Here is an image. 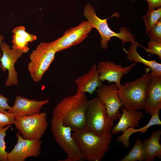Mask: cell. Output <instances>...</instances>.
I'll return each instance as SVG.
<instances>
[{
	"label": "cell",
	"mask_w": 161,
	"mask_h": 161,
	"mask_svg": "<svg viewBox=\"0 0 161 161\" xmlns=\"http://www.w3.org/2000/svg\"><path fill=\"white\" fill-rule=\"evenodd\" d=\"M83 14L85 17L91 25L92 28L96 29L101 37V47L106 49L108 47V42L111 38L116 37L122 41L123 45L128 42L135 41V37L134 35L125 27L120 29V32H115L110 29L107 22L109 18L101 19L97 15L93 7L89 4H87L84 7Z\"/></svg>",
	"instance_id": "5"
},
{
	"label": "cell",
	"mask_w": 161,
	"mask_h": 161,
	"mask_svg": "<svg viewBox=\"0 0 161 161\" xmlns=\"http://www.w3.org/2000/svg\"><path fill=\"white\" fill-rule=\"evenodd\" d=\"M161 131H154L150 137L143 143L147 153L145 161H152L156 157H161V145L160 143Z\"/></svg>",
	"instance_id": "20"
},
{
	"label": "cell",
	"mask_w": 161,
	"mask_h": 161,
	"mask_svg": "<svg viewBox=\"0 0 161 161\" xmlns=\"http://www.w3.org/2000/svg\"><path fill=\"white\" fill-rule=\"evenodd\" d=\"M13 33L12 48L23 53L29 51L28 44L37 39L36 35L27 32L22 26H17L12 30Z\"/></svg>",
	"instance_id": "18"
},
{
	"label": "cell",
	"mask_w": 161,
	"mask_h": 161,
	"mask_svg": "<svg viewBox=\"0 0 161 161\" xmlns=\"http://www.w3.org/2000/svg\"><path fill=\"white\" fill-rule=\"evenodd\" d=\"M148 48H144L147 52L151 54L157 55L161 59V42L154 41H150L148 43Z\"/></svg>",
	"instance_id": "26"
},
{
	"label": "cell",
	"mask_w": 161,
	"mask_h": 161,
	"mask_svg": "<svg viewBox=\"0 0 161 161\" xmlns=\"http://www.w3.org/2000/svg\"><path fill=\"white\" fill-rule=\"evenodd\" d=\"M4 39V37L1 34H0V44L1 42L2 41H3V40ZM2 55V54L1 53V52H0V58L1 57Z\"/></svg>",
	"instance_id": "30"
},
{
	"label": "cell",
	"mask_w": 161,
	"mask_h": 161,
	"mask_svg": "<svg viewBox=\"0 0 161 161\" xmlns=\"http://www.w3.org/2000/svg\"><path fill=\"white\" fill-rule=\"evenodd\" d=\"M160 112H156L151 115V118L148 123L145 126L138 129L130 127L123 131V134L119 136L117 141H120L126 148H128L130 145L129 139L130 136L133 133L140 132L142 134L146 132L148 129L152 126L155 125H160L161 121L160 119Z\"/></svg>",
	"instance_id": "21"
},
{
	"label": "cell",
	"mask_w": 161,
	"mask_h": 161,
	"mask_svg": "<svg viewBox=\"0 0 161 161\" xmlns=\"http://www.w3.org/2000/svg\"><path fill=\"white\" fill-rule=\"evenodd\" d=\"M131 0L132 1L134 2L136 0Z\"/></svg>",
	"instance_id": "31"
},
{
	"label": "cell",
	"mask_w": 161,
	"mask_h": 161,
	"mask_svg": "<svg viewBox=\"0 0 161 161\" xmlns=\"http://www.w3.org/2000/svg\"><path fill=\"white\" fill-rule=\"evenodd\" d=\"M13 124L24 139L40 140L48 126L47 114L42 112L30 116H16Z\"/></svg>",
	"instance_id": "8"
},
{
	"label": "cell",
	"mask_w": 161,
	"mask_h": 161,
	"mask_svg": "<svg viewBox=\"0 0 161 161\" xmlns=\"http://www.w3.org/2000/svg\"><path fill=\"white\" fill-rule=\"evenodd\" d=\"M148 4V10L158 8L161 6V0H146Z\"/></svg>",
	"instance_id": "29"
},
{
	"label": "cell",
	"mask_w": 161,
	"mask_h": 161,
	"mask_svg": "<svg viewBox=\"0 0 161 161\" xmlns=\"http://www.w3.org/2000/svg\"><path fill=\"white\" fill-rule=\"evenodd\" d=\"M161 18V7L157 9H152L148 10L147 13L143 16V18L145 22L147 30L153 27Z\"/></svg>",
	"instance_id": "23"
},
{
	"label": "cell",
	"mask_w": 161,
	"mask_h": 161,
	"mask_svg": "<svg viewBox=\"0 0 161 161\" xmlns=\"http://www.w3.org/2000/svg\"><path fill=\"white\" fill-rule=\"evenodd\" d=\"M144 74L134 80L126 83L117 89V92L125 108L129 110L143 109L152 77L148 67Z\"/></svg>",
	"instance_id": "2"
},
{
	"label": "cell",
	"mask_w": 161,
	"mask_h": 161,
	"mask_svg": "<svg viewBox=\"0 0 161 161\" xmlns=\"http://www.w3.org/2000/svg\"><path fill=\"white\" fill-rule=\"evenodd\" d=\"M146 157V152L143 143L139 139H137L135 145L130 152L120 161L145 160Z\"/></svg>",
	"instance_id": "22"
},
{
	"label": "cell",
	"mask_w": 161,
	"mask_h": 161,
	"mask_svg": "<svg viewBox=\"0 0 161 161\" xmlns=\"http://www.w3.org/2000/svg\"><path fill=\"white\" fill-rule=\"evenodd\" d=\"M114 121L108 116L104 104L97 97L89 100L83 130L104 135L110 132Z\"/></svg>",
	"instance_id": "4"
},
{
	"label": "cell",
	"mask_w": 161,
	"mask_h": 161,
	"mask_svg": "<svg viewBox=\"0 0 161 161\" xmlns=\"http://www.w3.org/2000/svg\"><path fill=\"white\" fill-rule=\"evenodd\" d=\"M76 93H88L92 95L95 90L103 84L100 79L97 65L94 64L89 71L76 79Z\"/></svg>",
	"instance_id": "15"
},
{
	"label": "cell",
	"mask_w": 161,
	"mask_h": 161,
	"mask_svg": "<svg viewBox=\"0 0 161 161\" xmlns=\"http://www.w3.org/2000/svg\"><path fill=\"white\" fill-rule=\"evenodd\" d=\"M16 144L8 153L7 161H24L30 157H37L41 153L42 141L40 140L24 139L18 131L16 135Z\"/></svg>",
	"instance_id": "10"
},
{
	"label": "cell",
	"mask_w": 161,
	"mask_h": 161,
	"mask_svg": "<svg viewBox=\"0 0 161 161\" xmlns=\"http://www.w3.org/2000/svg\"><path fill=\"white\" fill-rule=\"evenodd\" d=\"M0 48L2 52L0 58V69L3 72H8L5 85L6 86H17L18 82V75L15 68V64L23 53L11 48L4 41L0 44Z\"/></svg>",
	"instance_id": "11"
},
{
	"label": "cell",
	"mask_w": 161,
	"mask_h": 161,
	"mask_svg": "<svg viewBox=\"0 0 161 161\" xmlns=\"http://www.w3.org/2000/svg\"><path fill=\"white\" fill-rule=\"evenodd\" d=\"M140 46L138 42H132L128 51H126L128 60L135 63L143 64L151 70L149 74L151 77L161 76V64L155 60H148L142 57L138 53L137 48Z\"/></svg>",
	"instance_id": "19"
},
{
	"label": "cell",
	"mask_w": 161,
	"mask_h": 161,
	"mask_svg": "<svg viewBox=\"0 0 161 161\" xmlns=\"http://www.w3.org/2000/svg\"><path fill=\"white\" fill-rule=\"evenodd\" d=\"M15 117L8 112L7 113L0 112V129L13 123Z\"/></svg>",
	"instance_id": "27"
},
{
	"label": "cell",
	"mask_w": 161,
	"mask_h": 161,
	"mask_svg": "<svg viewBox=\"0 0 161 161\" xmlns=\"http://www.w3.org/2000/svg\"><path fill=\"white\" fill-rule=\"evenodd\" d=\"M51 129L55 140L67 155L61 161H83L85 159L77 142L72 137V129L64 125L59 118L52 117Z\"/></svg>",
	"instance_id": "6"
},
{
	"label": "cell",
	"mask_w": 161,
	"mask_h": 161,
	"mask_svg": "<svg viewBox=\"0 0 161 161\" xmlns=\"http://www.w3.org/2000/svg\"><path fill=\"white\" fill-rule=\"evenodd\" d=\"M9 99L0 94V112L7 113V111L9 110L11 106L8 103L7 101Z\"/></svg>",
	"instance_id": "28"
},
{
	"label": "cell",
	"mask_w": 161,
	"mask_h": 161,
	"mask_svg": "<svg viewBox=\"0 0 161 161\" xmlns=\"http://www.w3.org/2000/svg\"><path fill=\"white\" fill-rule=\"evenodd\" d=\"M92 28L88 21H83L78 26L67 30L62 36L50 43L56 52H60L82 42Z\"/></svg>",
	"instance_id": "9"
},
{
	"label": "cell",
	"mask_w": 161,
	"mask_h": 161,
	"mask_svg": "<svg viewBox=\"0 0 161 161\" xmlns=\"http://www.w3.org/2000/svg\"><path fill=\"white\" fill-rule=\"evenodd\" d=\"M85 160L100 161L109 148L112 139L109 133L103 135L86 130L74 131L72 134Z\"/></svg>",
	"instance_id": "3"
},
{
	"label": "cell",
	"mask_w": 161,
	"mask_h": 161,
	"mask_svg": "<svg viewBox=\"0 0 161 161\" xmlns=\"http://www.w3.org/2000/svg\"><path fill=\"white\" fill-rule=\"evenodd\" d=\"M115 83L103 84L95 91L97 97L104 104L108 116L117 120L120 116L119 109L123 107L117 92Z\"/></svg>",
	"instance_id": "12"
},
{
	"label": "cell",
	"mask_w": 161,
	"mask_h": 161,
	"mask_svg": "<svg viewBox=\"0 0 161 161\" xmlns=\"http://www.w3.org/2000/svg\"><path fill=\"white\" fill-rule=\"evenodd\" d=\"M161 109V76L152 77L143 109L151 115Z\"/></svg>",
	"instance_id": "16"
},
{
	"label": "cell",
	"mask_w": 161,
	"mask_h": 161,
	"mask_svg": "<svg viewBox=\"0 0 161 161\" xmlns=\"http://www.w3.org/2000/svg\"><path fill=\"white\" fill-rule=\"evenodd\" d=\"M88 99L85 93H75L65 97L53 109V116L60 118L63 124L72 131L83 129Z\"/></svg>",
	"instance_id": "1"
},
{
	"label": "cell",
	"mask_w": 161,
	"mask_h": 161,
	"mask_svg": "<svg viewBox=\"0 0 161 161\" xmlns=\"http://www.w3.org/2000/svg\"><path fill=\"white\" fill-rule=\"evenodd\" d=\"M11 126L10 125H9L0 129V161H7L8 153L6 151V146L4 138L6 136V132Z\"/></svg>",
	"instance_id": "24"
},
{
	"label": "cell",
	"mask_w": 161,
	"mask_h": 161,
	"mask_svg": "<svg viewBox=\"0 0 161 161\" xmlns=\"http://www.w3.org/2000/svg\"><path fill=\"white\" fill-rule=\"evenodd\" d=\"M146 31L150 41L161 42V19L153 27Z\"/></svg>",
	"instance_id": "25"
},
{
	"label": "cell",
	"mask_w": 161,
	"mask_h": 161,
	"mask_svg": "<svg viewBox=\"0 0 161 161\" xmlns=\"http://www.w3.org/2000/svg\"><path fill=\"white\" fill-rule=\"evenodd\" d=\"M56 53L50 42H41L30 55L27 69L34 82L42 79L54 61Z\"/></svg>",
	"instance_id": "7"
},
{
	"label": "cell",
	"mask_w": 161,
	"mask_h": 161,
	"mask_svg": "<svg viewBox=\"0 0 161 161\" xmlns=\"http://www.w3.org/2000/svg\"><path fill=\"white\" fill-rule=\"evenodd\" d=\"M0 8H1V6H0Z\"/></svg>",
	"instance_id": "32"
},
{
	"label": "cell",
	"mask_w": 161,
	"mask_h": 161,
	"mask_svg": "<svg viewBox=\"0 0 161 161\" xmlns=\"http://www.w3.org/2000/svg\"><path fill=\"white\" fill-rule=\"evenodd\" d=\"M121 110L122 113L120 114L118 123L110 131L112 134L123 132L130 127L134 128L137 127L140 121L144 117L143 113L139 110H129L123 108Z\"/></svg>",
	"instance_id": "17"
},
{
	"label": "cell",
	"mask_w": 161,
	"mask_h": 161,
	"mask_svg": "<svg viewBox=\"0 0 161 161\" xmlns=\"http://www.w3.org/2000/svg\"><path fill=\"white\" fill-rule=\"evenodd\" d=\"M133 63L130 65L123 67L113 62L106 61L100 62L97 65L99 78L102 82L105 81L115 83L117 89L121 85L120 81L123 76L130 72L135 65Z\"/></svg>",
	"instance_id": "13"
},
{
	"label": "cell",
	"mask_w": 161,
	"mask_h": 161,
	"mask_svg": "<svg viewBox=\"0 0 161 161\" xmlns=\"http://www.w3.org/2000/svg\"><path fill=\"white\" fill-rule=\"evenodd\" d=\"M49 102L48 99L37 101L17 95L14 105L7 111L15 117L33 115L40 113L42 107Z\"/></svg>",
	"instance_id": "14"
}]
</instances>
